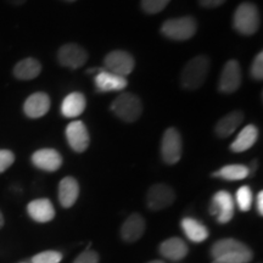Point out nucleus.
Returning <instances> with one entry per match:
<instances>
[{"label":"nucleus","instance_id":"nucleus-1","mask_svg":"<svg viewBox=\"0 0 263 263\" xmlns=\"http://www.w3.org/2000/svg\"><path fill=\"white\" fill-rule=\"evenodd\" d=\"M211 61L206 55H197L184 66L180 74V83L185 89H197L205 83Z\"/></svg>","mask_w":263,"mask_h":263},{"label":"nucleus","instance_id":"nucleus-2","mask_svg":"<svg viewBox=\"0 0 263 263\" xmlns=\"http://www.w3.org/2000/svg\"><path fill=\"white\" fill-rule=\"evenodd\" d=\"M261 17L257 6L252 3H242L236 8L233 26L242 35H252L258 31Z\"/></svg>","mask_w":263,"mask_h":263},{"label":"nucleus","instance_id":"nucleus-3","mask_svg":"<svg viewBox=\"0 0 263 263\" xmlns=\"http://www.w3.org/2000/svg\"><path fill=\"white\" fill-rule=\"evenodd\" d=\"M111 110L118 118L127 123L136 122L143 112L140 99L132 93H122L111 104Z\"/></svg>","mask_w":263,"mask_h":263},{"label":"nucleus","instance_id":"nucleus-4","mask_svg":"<svg viewBox=\"0 0 263 263\" xmlns=\"http://www.w3.org/2000/svg\"><path fill=\"white\" fill-rule=\"evenodd\" d=\"M197 24L192 16L167 20L161 27V32L166 38L172 41H188L195 35Z\"/></svg>","mask_w":263,"mask_h":263},{"label":"nucleus","instance_id":"nucleus-5","mask_svg":"<svg viewBox=\"0 0 263 263\" xmlns=\"http://www.w3.org/2000/svg\"><path fill=\"white\" fill-rule=\"evenodd\" d=\"M182 137L178 129L171 127L163 133L162 141H161V156L164 163L176 164L182 159Z\"/></svg>","mask_w":263,"mask_h":263},{"label":"nucleus","instance_id":"nucleus-6","mask_svg":"<svg viewBox=\"0 0 263 263\" xmlns=\"http://www.w3.org/2000/svg\"><path fill=\"white\" fill-rule=\"evenodd\" d=\"M234 200L230 193L226 190H219L213 195L211 206H210V213L216 217L217 222L221 224L229 223L234 216Z\"/></svg>","mask_w":263,"mask_h":263},{"label":"nucleus","instance_id":"nucleus-7","mask_svg":"<svg viewBox=\"0 0 263 263\" xmlns=\"http://www.w3.org/2000/svg\"><path fill=\"white\" fill-rule=\"evenodd\" d=\"M104 64L105 70L117 76H122V77L130 74L136 66L133 57L124 50H114L108 52L105 57Z\"/></svg>","mask_w":263,"mask_h":263},{"label":"nucleus","instance_id":"nucleus-8","mask_svg":"<svg viewBox=\"0 0 263 263\" xmlns=\"http://www.w3.org/2000/svg\"><path fill=\"white\" fill-rule=\"evenodd\" d=\"M176 200V193L170 185L164 183L154 184L151 188L147 190L146 194V203L147 207L153 211H161L172 205Z\"/></svg>","mask_w":263,"mask_h":263},{"label":"nucleus","instance_id":"nucleus-9","mask_svg":"<svg viewBox=\"0 0 263 263\" xmlns=\"http://www.w3.org/2000/svg\"><path fill=\"white\" fill-rule=\"evenodd\" d=\"M59 64L65 67L80 68L88 60V52L85 51L81 45L74 44V43H68V44L62 45L58 51Z\"/></svg>","mask_w":263,"mask_h":263},{"label":"nucleus","instance_id":"nucleus-10","mask_svg":"<svg viewBox=\"0 0 263 263\" xmlns=\"http://www.w3.org/2000/svg\"><path fill=\"white\" fill-rule=\"evenodd\" d=\"M241 85V68L236 60H229L223 67L218 89L224 94H232Z\"/></svg>","mask_w":263,"mask_h":263},{"label":"nucleus","instance_id":"nucleus-11","mask_svg":"<svg viewBox=\"0 0 263 263\" xmlns=\"http://www.w3.org/2000/svg\"><path fill=\"white\" fill-rule=\"evenodd\" d=\"M66 139L71 149L76 153H84L90 143L87 127L81 121H73L66 127Z\"/></svg>","mask_w":263,"mask_h":263},{"label":"nucleus","instance_id":"nucleus-12","mask_svg":"<svg viewBox=\"0 0 263 263\" xmlns=\"http://www.w3.org/2000/svg\"><path fill=\"white\" fill-rule=\"evenodd\" d=\"M50 98L47 93L38 91L26 99L24 104V112L29 118H41L50 110Z\"/></svg>","mask_w":263,"mask_h":263},{"label":"nucleus","instance_id":"nucleus-13","mask_svg":"<svg viewBox=\"0 0 263 263\" xmlns=\"http://www.w3.org/2000/svg\"><path fill=\"white\" fill-rule=\"evenodd\" d=\"M94 82L95 85H97V90L100 91V93L123 90L124 88L127 87L128 83L126 77L111 73V72L106 71L105 68H101V70L95 74Z\"/></svg>","mask_w":263,"mask_h":263},{"label":"nucleus","instance_id":"nucleus-14","mask_svg":"<svg viewBox=\"0 0 263 263\" xmlns=\"http://www.w3.org/2000/svg\"><path fill=\"white\" fill-rule=\"evenodd\" d=\"M32 163L45 172H55L61 167L62 157L55 149H41L32 155Z\"/></svg>","mask_w":263,"mask_h":263},{"label":"nucleus","instance_id":"nucleus-15","mask_svg":"<svg viewBox=\"0 0 263 263\" xmlns=\"http://www.w3.org/2000/svg\"><path fill=\"white\" fill-rule=\"evenodd\" d=\"M211 256L213 258L230 255H244L252 254V250L244 242L235 239H222L216 241L211 248Z\"/></svg>","mask_w":263,"mask_h":263},{"label":"nucleus","instance_id":"nucleus-16","mask_svg":"<svg viewBox=\"0 0 263 263\" xmlns=\"http://www.w3.org/2000/svg\"><path fill=\"white\" fill-rule=\"evenodd\" d=\"M145 232V219L139 213H132L121 227V238L128 244L136 242Z\"/></svg>","mask_w":263,"mask_h":263},{"label":"nucleus","instance_id":"nucleus-17","mask_svg":"<svg viewBox=\"0 0 263 263\" xmlns=\"http://www.w3.org/2000/svg\"><path fill=\"white\" fill-rule=\"evenodd\" d=\"M159 250L161 256L172 262L182 261L189 252L186 242L180 238H170L164 240L163 242H161Z\"/></svg>","mask_w":263,"mask_h":263},{"label":"nucleus","instance_id":"nucleus-18","mask_svg":"<svg viewBox=\"0 0 263 263\" xmlns=\"http://www.w3.org/2000/svg\"><path fill=\"white\" fill-rule=\"evenodd\" d=\"M27 212L33 221L48 223L54 219L55 209L49 199H37L28 203Z\"/></svg>","mask_w":263,"mask_h":263},{"label":"nucleus","instance_id":"nucleus-19","mask_svg":"<svg viewBox=\"0 0 263 263\" xmlns=\"http://www.w3.org/2000/svg\"><path fill=\"white\" fill-rule=\"evenodd\" d=\"M80 195V184L73 177H65L59 184V201L65 209H70Z\"/></svg>","mask_w":263,"mask_h":263},{"label":"nucleus","instance_id":"nucleus-20","mask_svg":"<svg viewBox=\"0 0 263 263\" xmlns=\"http://www.w3.org/2000/svg\"><path fill=\"white\" fill-rule=\"evenodd\" d=\"M242 121H244V112L242 111L236 110L229 112L217 122L215 128L216 136L219 138H228L238 129Z\"/></svg>","mask_w":263,"mask_h":263},{"label":"nucleus","instance_id":"nucleus-21","mask_svg":"<svg viewBox=\"0 0 263 263\" xmlns=\"http://www.w3.org/2000/svg\"><path fill=\"white\" fill-rule=\"evenodd\" d=\"M85 97L80 91H73L70 93L62 100L61 104V114L64 117L67 118H74L83 114L85 110Z\"/></svg>","mask_w":263,"mask_h":263},{"label":"nucleus","instance_id":"nucleus-22","mask_svg":"<svg viewBox=\"0 0 263 263\" xmlns=\"http://www.w3.org/2000/svg\"><path fill=\"white\" fill-rule=\"evenodd\" d=\"M42 72V64L34 58H26L15 65L14 73L15 78L20 81H31L37 78Z\"/></svg>","mask_w":263,"mask_h":263},{"label":"nucleus","instance_id":"nucleus-23","mask_svg":"<svg viewBox=\"0 0 263 263\" xmlns=\"http://www.w3.org/2000/svg\"><path fill=\"white\" fill-rule=\"evenodd\" d=\"M182 229L190 241L199 244V242L205 241L209 238V229L206 228V226H203L201 222H199L195 218L192 217H185L180 222Z\"/></svg>","mask_w":263,"mask_h":263},{"label":"nucleus","instance_id":"nucleus-24","mask_svg":"<svg viewBox=\"0 0 263 263\" xmlns=\"http://www.w3.org/2000/svg\"><path fill=\"white\" fill-rule=\"evenodd\" d=\"M258 139V129L254 124H249L246 126L238 134L235 140L233 141L230 145V150L233 153H244V151L249 150L250 147L255 145V143Z\"/></svg>","mask_w":263,"mask_h":263},{"label":"nucleus","instance_id":"nucleus-25","mask_svg":"<svg viewBox=\"0 0 263 263\" xmlns=\"http://www.w3.org/2000/svg\"><path fill=\"white\" fill-rule=\"evenodd\" d=\"M212 176L217 177V178L234 182V180H241L248 178L250 176V171L249 167L244 166V164H228V166L222 167L221 170L217 171Z\"/></svg>","mask_w":263,"mask_h":263},{"label":"nucleus","instance_id":"nucleus-26","mask_svg":"<svg viewBox=\"0 0 263 263\" xmlns=\"http://www.w3.org/2000/svg\"><path fill=\"white\" fill-rule=\"evenodd\" d=\"M235 200H236V205H238L240 211L241 212L250 211V209H251V206H252L251 188L248 185L240 186V188L238 189V192H236Z\"/></svg>","mask_w":263,"mask_h":263},{"label":"nucleus","instance_id":"nucleus-27","mask_svg":"<svg viewBox=\"0 0 263 263\" xmlns=\"http://www.w3.org/2000/svg\"><path fill=\"white\" fill-rule=\"evenodd\" d=\"M170 2L171 0H141V9L149 15L159 14Z\"/></svg>","mask_w":263,"mask_h":263},{"label":"nucleus","instance_id":"nucleus-28","mask_svg":"<svg viewBox=\"0 0 263 263\" xmlns=\"http://www.w3.org/2000/svg\"><path fill=\"white\" fill-rule=\"evenodd\" d=\"M62 255L59 251H43L32 258V263H60Z\"/></svg>","mask_w":263,"mask_h":263},{"label":"nucleus","instance_id":"nucleus-29","mask_svg":"<svg viewBox=\"0 0 263 263\" xmlns=\"http://www.w3.org/2000/svg\"><path fill=\"white\" fill-rule=\"evenodd\" d=\"M254 258V252L252 254H244V255H230V256H222V257L213 258L212 263H249Z\"/></svg>","mask_w":263,"mask_h":263},{"label":"nucleus","instance_id":"nucleus-30","mask_svg":"<svg viewBox=\"0 0 263 263\" xmlns=\"http://www.w3.org/2000/svg\"><path fill=\"white\" fill-rule=\"evenodd\" d=\"M251 76L256 81H262L263 78V52L259 51L256 58L254 59V62L251 65Z\"/></svg>","mask_w":263,"mask_h":263},{"label":"nucleus","instance_id":"nucleus-31","mask_svg":"<svg viewBox=\"0 0 263 263\" xmlns=\"http://www.w3.org/2000/svg\"><path fill=\"white\" fill-rule=\"evenodd\" d=\"M15 162V155L12 151L2 149L0 150V173L5 172L11 164Z\"/></svg>","mask_w":263,"mask_h":263},{"label":"nucleus","instance_id":"nucleus-32","mask_svg":"<svg viewBox=\"0 0 263 263\" xmlns=\"http://www.w3.org/2000/svg\"><path fill=\"white\" fill-rule=\"evenodd\" d=\"M99 261H100V257H99L98 252L87 249L74 259L73 263H99Z\"/></svg>","mask_w":263,"mask_h":263},{"label":"nucleus","instance_id":"nucleus-33","mask_svg":"<svg viewBox=\"0 0 263 263\" xmlns=\"http://www.w3.org/2000/svg\"><path fill=\"white\" fill-rule=\"evenodd\" d=\"M199 3L202 8L212 9V8H217V6H221L222 4H224L226 0H199Z\"/></svg>","mask_w":263,"mask_h":263},{"label":"nucleus","instance_id":"nucleus-34","mask_svg":"<svg viewBox=\"0 0 263 263\" xmlns=\"http://www.w3.org/2000/svg\"><path fill=\"white\" fill-rule=\"evenodd\" d=\"M256 206H257V211L259 215H263V192H259L256 197Z\"/></svg>","mask_w":263,"mask_h":263},{"label":"nucleus","instance_id":"nucleus-35","mask_svg":"<svg viewBox=\"0 0 263 263\" xmlns=\"http://www.w3.org/2000/svg\"><path fill=\"white\" fill-rule=\"evenodd\" d=\"M6 2L9 3V4H11V5H15V6H20V5H22V4H25L26 2H27V0H6Z\"/></svg>","mask_w":263,"mask_h":263},{"label":"nucleus","instance_id":"nucleus-36","mask_svg":"<svg viewBox=\"0 0 263 263\" xmlns=\"http://www.w3.org/2000/svg\"><path fill=\"white\" fill-rule=\"evenodd\" d=\"M4 226V217H3V213L0 212V228Z\"/></svg>","mask_w":263,"mask_h":263},{"label":"nucleus","instance_id":"nucleus-37","mask_svg":"<svg viewBox=\"0 0 263 263\" xmlns=\"http://www.w3.org/2000/svg\"><path fill=\"white\" fill-rule=\"evenodd\" d=\"M147 263H164L163 261H161V259H154V261H150Z\"/></svg>","mask_w":263,"mask_h":263},{"label":"nucleus","instance_id":"nucleus-38","mask_svg":"<svg viewBox=\"0 0 263 263\" xmlns=\"http://www.w3.org/2000/svg\"><path fill=\"white\" fill-rule=\"evenodd\" d=\"M64 2H67V3H73L76 0H64Z\"/></svg>","mask_w":263,"mask_h":263}]
</instances>
